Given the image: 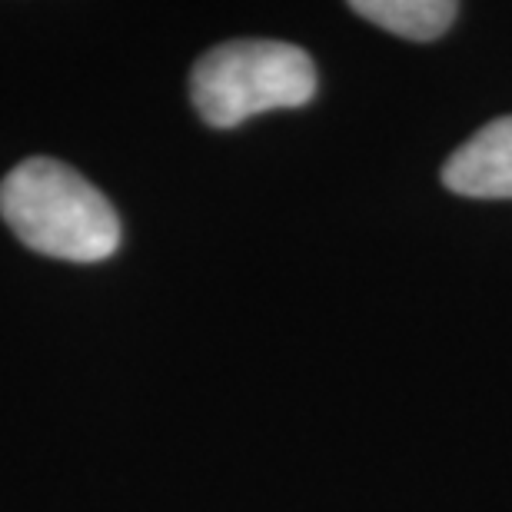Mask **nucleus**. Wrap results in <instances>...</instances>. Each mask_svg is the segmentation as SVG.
<instances>
[{
    "mask_svg": "<svg viewBox=\"0 0 512 512\" xmlns=\"http://www.w3.org/2000/svg\"><path fill=\"white\" fill-rule=\"evenodd\" d=\"M350 7L370 24L416 44L443 37L459 14L453 0H353Z\"/></svg>",
    "mask_w": 512,
    "mask_h": 512,
    "instance_id": "nucleus-4",
    "label": "nucleus"
},
{
    "mask_svg": "<svg viewBox=\"0 0 512 512\" xmlns=\"http://www.w3.org/2000/svg\"><path fill=\"white\" fill-rule=\"evenodd\" d=\"M446 190L469 200H512V117L476 130L443 167Z\"/></svg>",
    "mask_w": 512,
    "mask_h": 512,
    "instance_id": "nucleus-3",
    "label": "nucleus"
},
{
    "mask_svg": "<svg viewBox=\"0 0 512 512\" xmlns=\"http://www.w3.org/2000/svg\"><path fill=\"white\" fill-rule=\"evenodd\" d=\"M0 217L24 247L70 263H100L120 247L110 200L74 167L50 157L17 163L0 183Z\"/></svg>",
    "mask_w": 512,
    "mask_h": 512,
    "instance_id": "nucleus-1",
    "label": "nucleus"
},
{
    "mask_svg": "<svg viewBox=\"0 0 512 512\" xmlns=\"http://www.w3.org/2000/svg\"><path fill=\"white\" fill-rule=\"evenodd\" d=\"M190 97L210 127H240L266 110L303 107L316 97V64L283 40H227L190 74Z\"/></svg>",
    "mask_w": 512,
    "mask_h": 512,
    "instance_id": "nucleus-2",
    "label": "nucleus"
}]
</instances>
